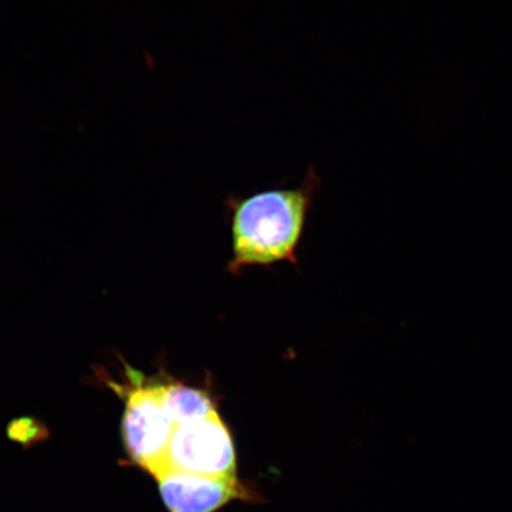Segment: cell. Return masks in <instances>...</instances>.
Returning a JSON list of instances; mask_svg holds the SVG:
<instances>
[{"mask_svg": "<svg viewBox=\"0 0 512 512\" xmlns=\"http://www.w3.org/2000/svg\"><path fill=\"white\" fill-rule=\"evenodd\" d=\"M169 470L206 477L238 478L232 434L219 412L207 419L176 427L166 456L165 471Z\"/></svg>", "mask_w": 512, "mask_h": 512, "instance_id": "3", "label": "cell"}, {"mask_svg": "<svg viewBox=\"0 0 512 512\" xmlns=\"http://www.w3.org/2000/svg\"><path fill=\"white\" fill-rule=\"evenodd\" d=\"M8 432L12 440H16L23 445H31L47 437L46 427L31 418L12 421Z\"/></svg>", "mask_w": 512, "mask_h": 512, "instance_id": "6", "label": "cell"}, {"mask_svg": "<svg viewBox=\"0 0 512 512\" xmlns=\"http://www.w3.org/2000/svg\"><path fill=\"white\" fill-rule=\"evenodd\" d=\"M169 512H215L234 499L248 498L238 478H216L169 470L156 478Z\"/></svg>", "mask_w": 512, "mask_h": 512, "instance_id": "4", "label": "cell"}, {"mask_svg": "<svg viewBox=\"0 0 512 512\" xmlns=\"http://www.w3.org/2000/svg\"><path fill=\"white\" fill-rule=\"evenodd\" d=\"M162 392L166 412L176 426L207 419L219 412L214 400L204 390L174 381L162 383Z\"/></svg>", "mask_w": 512, "mask_h": 512, "instance_id": "5", "label": "cell"}, {"mask_svg": "<svg viewBox=\"0 0 512 512\" xmlns=\"http://www.w3.org/2000/svg\"><path fill=\"white\" fill-rule=\"evenodd\" d=\"M313 165L298 188L270 189L247 197H230L234 258L230 268L271 265L294 259L313 195L320 185Z\"/></svg>", "mask_w": 512, "mask_h": 512, "instance_id": "1", "label": "cell"}, {"mask_svg": "<svg viewBox=\"0 0 512 512\" xmlns=\"http://www.w3.org/2000/svg\"><path fill=\"white\" fill-rule=\"evenodd\" d=\"M142 380L130 371L123 437L134 464L157 478L165 471L166 456L177 426L164 407L162 383Z\"/></svg>", "mask_w": 512, "mask_h": 512, "instance_id": "2", "label": "cell"}]
</instances>
